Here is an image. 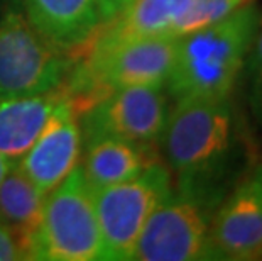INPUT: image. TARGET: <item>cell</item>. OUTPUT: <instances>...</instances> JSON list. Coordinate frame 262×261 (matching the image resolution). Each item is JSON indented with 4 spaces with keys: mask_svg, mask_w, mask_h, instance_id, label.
<instances>
[{
    "mask_svg": "<svg viewBox=\"0 0 262 261\" xmlns=\"http://www.w3.org/2000/svg\"><path fill=\"white\" fill-rule=\"evenodd\" d=\"M262 27L255 2L224 21L178 37L174 65L166 87L174 101L228 98Z\"/></svg>",
    "mask_w": 262,
    "mask_h": 261,
    "instance_id": "6da1fadb",
    "label": "cell"
},
{
    "mask_svg": "<svg viewBox=\"0 0 262 261\" xmlns=\"http://www.w3.org/2000/svg\"><path fill=\"white\" fill-rule=\"evenodd\" d=\"M168 168L180 190L216 202L215 182L235 146V117L228 98H181L161 134Z\"/></svg>",
    "mask_w": 262,
    "mask_h": 261,
    "instance_id": "7a4b0ae2",
    "label": "cell"
},
{
    "mask_svg": "<svg viewBox=\"0 0 262 261\" xmlns=\"http://www.w3.org/2000/svg\"><path fill=\"white\" fill-rule=\"evenodd\" d=\"M75 56L39 32L19 9L0 17V101L56 92L68 82Z\"/></svg>",
    "mask_w": 262,
    "mask_h": 261,
    "instance_id": "3957f363",
    "label": "cell"
},
{
    "mask_svg": "<svg viewBox=\"0 0 262 261\" xmlns=\"http://www.w3.org/2000/svg\"><path fill=\"white\" fill-rule=\"evenodd\" d=\"M31 259H103L102 232L92 187L80 165L46 195Z\"/></svg>",
    "mask_w": 262,
    "mask_h": 261,
    "instance_id": "277c9868",
    "label": "cell"
},
{
    "mask_svg": "<svg viewBox=\"0 0 262 261\" xmlns=\"http://www.w3.org/2000/svg\"><path fill=\"white\" fill-rule=\"evenodd\" d=\"M171 193V171L161 161L130 180L93 190L103 259H134L147 219Z\"/></svg>",
    "mask_w": 262,
    "mask_h": 261,
    "instance_id": "5b68a950",
    "label": "cell"
},
{
    "mask_svg": "<svg viewBox=\"0 0 262 261\" xmlns=\"http://www.w3.org/2000/svg\"><path fill=\"white\" fill-rule=\"evenodd\" d=\"M213 204L185 190L172 192L147 219L134 259H216L210 237Z\"/></svg>",
    "mask_w": 262,
    "mask_h": 261,
    "instance_id": "8992f818",
    "label": "cell"
},
{
    "mask_svg": "<svg viewBox=\"0 0 262 261\" xmlns=\"http://www.w3.org/2000/svg\"><path fill=\"white\" fill-rule=\"evenodd\" d=\"M78 117L85 139L107 136L152 146L166 127L169 105L163 87H124L105 93Z\"/></svg>",
    "mask_w": 262,
    "mask_h": 261,
    "instance_id": "52a82bcc",
    "label": "cell"
},
{
    "mask_svg": "<svg viewBox=\"0 0 262 261\" xmlns=\"http://www.w3.org/2000/svg\"><path fill=\"white\" fill-rule=\"evenodd\" d=\"M210 237L219 259L262 258V166L245 176L215 210Z\"/></svg>",
    "mask_w": 262,
    "mask_h": 261,
    "instance_id": "ba28073f",
    "label": "cell"
},
{
    "mask_svg": "<svg viewBox=\"0 0 262 261\" xmlns=\"http://www.w3.org/2000/svg\"><path fill=\"white\" fill-rule=\"evenodd\" d=\"M81 139L78 112L66 92L34 144L20 158L19 170L48 195L78 166Z\"/></svg>",
    "mask_w": 262,
    "mask_h": 261,
    "instance_id": "9c48e42d",
    "label": "cell"
},
{
    "mask_svg": "<svg viewBox=\"0 0 262 261\" xmlns=\"http://www.w3.org/2000/svg\"><path fill=\"white\" fill-rule=\"evenodd\" d=\"M31 24L53 44L71 54L105 24L98 0H22Z\"/></svg>",
    "mask_w": 262,
    "mask_h": 261,
    "instance_id": "30bf717a",
    "label": "cell"
},
{
    "mask_svg": "<svg viewBox=\"0 0 262 261\" xmlns=\"http://www.w3.org/2000/svg\"><path fill=\"white\" fill-rule=\"evenodd\" d=\"M158 161V154L147 144L102 136L85 139L80 168L92 190H98L130 180Z\"/></svg>",
    "mask_w": 262,
    "mask_h": 261,
    "instance_id": "8fae6325",
    "label": "cell"
},
{
    "mask_svg": "<svg viewBox=\"0 0 262 261\" xmlns=\"http://www.w3.org/2000/svg\"><path fill=\"white\" fill-rule=\"evenodd\" d=\"M66 97L64 87L56 92L0 101V154L17 165L29 151L54 109Z\"/></svg>",
    "mask_w": 262,
    "mask_h": 261,
    "instance_id": "7c38bea8",
    "label": "cell"
},
{
    "mask_svg": "<svg viewBox=\"0 0 262 261\" xmlns=\"http://www.w3.org/2000/svg\"><path fill=\"white\" fill-rule=\"evenodd\" d=\"M46 193L41 192L17 165L10 166L0 182V222L12 234L22 254L31 259L32 246L41 229Z\"/></svg>",
    "mask_w": 262,
    "mask_h": 261,
    "instance_id": "4fadbf2b",
    "label": "cell"
},
{
    "mask_svg": "<svg viewBox=\"0 0 262 261\" xmlns=\"http://www.w3.org/2000/svg\"><path fill=\"white\" fill-rule=\"evenodd\" d=\"M255 0H193L186 10L180 15L171 29V36L181 37L193 31L203 29L215 22L224 21L238 9L252 4Z\"/></svg>",
    "mask_w": 262,
    "mask_h": 261,
    "instance_id": "5bb4252c",
    "label": "cell"
},
{
    "mask_svg": "<svg viewBox=\"0 0 262 261\" xmlns=\"http://www.w3.org/2000/svg\"><path fill=\"white\" fill-rule=\"evenodd\" d=\"M247 71L250 83V107L260 124H262V27L257 37L254 41V46L250 49L247 58Z\"/></svg>",
    "mask_w": 262,
    "mask_h": 261,
    "instance_id": "9a60e30c",
    "label": "cell"
},
{
    "mask_svg": "<svg viewBox=\"0 0 262 261\" xmlns=\"http://www.w3.org/2000/svg\"><path fill=\"white\" fill-rule=\"evenodd\" d=\"M22 259V254L15 244L12 234L0 222V261H17Z\"/></svg>",
    "mask_w": 262,
    "mask_h": 261,
    "instance_id": "2e32d148",
    "label": "cell"
},
{
    "mask_svg": "<svg viewBox=\"0 0 262 261\" xmlns=\"http://www.w3.org/2000/svg\"><path fill=\"white\" fill-rule=\"evenodd\" d=\"M132 2V0H108V7H110V21H112L114 17L119 12H122L127 5H129Z\"/></svg>",
    "mask_w": 262,
    "mask_h": 261,
    "instance_id": "e0dca14e",
    "label": "cell"
},
{
    "mask_svg": "<svg viewBox=\"0 0 262 261\" xmlns=\"http://www.w3.org/2000/svg\"><path fill=\"white\" fill-rule=\"evenodd\" d=\"M10 166H12V165H10L9 161L5 159V158L2 156V154H0V182H2V180H4V176L7 175V171H9Z\"/></svg>",
    "mask_w": 262,
    "mask_h": 261,
    "instance_id": "ac0fdd59",
    "label": "cell"
},
{
    "mask_svg": "<svg viewBox=\"0 0 262 261\" xmlns=\"http://www.w3.org/2000/svg\"><path fill=\"white\" fill-rule=\"evenodd\" d=\"M100 2V9H102V15L103 21L108 22L110 21V7H108V0H98Z\"/></svg>",
    "mask_w": 262,
    "mask_h": 261,
    "instance_id": "d6986e66",
    "label": "cell"
}]
</instances>
